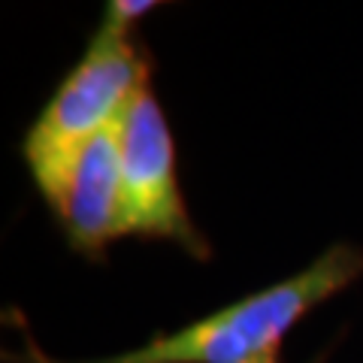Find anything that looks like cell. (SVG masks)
Here are the masks:
<instances>
[{"mask_svg":"<svg viewBox=\"0 0 363 363\" xmlns=\"http://www.w3.org/2000/svg\"><path fill=\"white\" fill-rule=\"evenodd\" d=\"M363 276V248L336 242L321 252L306 269L269 288L221 306L218 312L185 324L173 333H157L140 348L94 360H55L33 345L25 333V354L9 363H252L272 348L321 303L333 300Z\"/></svg>","mask_w":363,"mask_h":363,"instance_id":"cell-1","label":"cell"},{"mask_svg":"<svg viewBox=\"0 0 363 363\" xmlns=\"http://www.w3.org/2000/svg\"><path fill=\"white\" fill-rule=\"evenodd\" d=\"M149 85L152 58L136 40V30L104 16L85 55L61 79L21 140L33 188L52 212L82 152L104 130L116 128L130 100Z\"/></svg>","mask_w":363,"mask_h":363,"instance_id":"cell-2","label":"cell"},{"mask_svg":"<svg viewBox=\"0 0 363 363\" xmlns=\"http://www.w3.org/2000/svg\"><path fill=\"white\" fill-rule=\"evenodd\" d=\"M118 169L128 236L176 242L197 260L212 257L209 240L191 221L176 167V140L152 85L130 100L118 121Z\"/></svg>","mask_w":363,"mask_h":363,"instance_id":"cell-3","label":"cell"},{"mask_svg":"<svg viewBox=\"0 0 363 363\" xmlns=\"http://www.w3.org/2000/svg\"><path fill=\"white\" fill-rule=\"evenodd\" d=\"M67 245L88 260L104 257L106 248L128 236L121 209L118 124L97 136L79 157L67 191L52 212Z\"/></svg>","mask_w":363,"mask_h":363,"instance_id":"cell-4","label":"cell"},{"mask_svg":"<svg viewBox=\"0 0 363 363\" xmlns=\"http://www.w3.org/2000/svg\"><path fill=\"white\" fill-rule=\"evenodd\" d=\"M155 9H157L155 0H112V4H106L104 16H109L112 21H118L124 28L136 30V25H140L149 13H155Z\"/></svg>","mask_w":363,"mask_h":363,"instance_id":"cell-5","label":"cell"},{"mask_svg":"<svg viewBox=\"0 0 363 363\" xmlns=\"http://www.w3.org/2000/svg\"><path fill=\"white\" fill-rule=\"evenodd\" d=\"M252 363H281V348H272V351H267V354H260L257 360H252Z\"/></svg>","mask_w":363,"mask_h":363,"instance_id":"cell-6","label":"cell"}]
</instances>
